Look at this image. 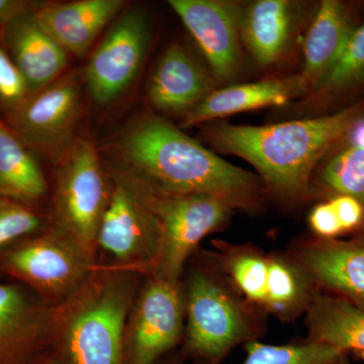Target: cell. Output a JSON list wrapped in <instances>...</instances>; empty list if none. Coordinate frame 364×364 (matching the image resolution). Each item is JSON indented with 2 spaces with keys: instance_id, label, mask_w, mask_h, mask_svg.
Returning a JSON list of instances; mask_svg holds the SVG:
<instances>
[{
  "instance_id": "8fae6325",
  "label": "cell",
  "mask_w": 364,
  "mask_h": 364,
  "mask_svg": "<svg viewBox=\"0 0 364 364\" xmlns=\"http://www.w3.org/2000/svg\"><path fill=\"white\" fill-rule=\"evenodd\" d=\"M168 4L198 43L215 81L236 78L242 66L243 4L229 0H169Z\"/></svg>"
},
{
  "instance_id": "52a82bcc",
  "label": "cell",
  "mask_w": 364,
  "mask_h": 364,
  "mask_svg": "<svg viewBox=\"0 0 364 364\" xmlns=\"http://www.w3.org/2000/svg\"><path fill=\"white\" fill-rule=\"evenodd\" d=\"M95 264L65 235L52 226L0 250V272L61 305L90 279Z\"/></svg>"
},
{
  "instance_id": "d4e9b609",
  "label": "cell",
  "mask_w": 364,
  "mask_h": 364,
  "mask_svg": "<svg viewBox=\"0 0 364 364\" xmlns=\"http://www.w3.org/2000/svg\"><path fill=\"white\" fill-rule=\"evenodd\" d=\"M318 188L329 196H348L364 205V149L347 146L318 170Z\"/></svg>"
},
{
  "instance_id": "9c48e42d",
  "label": "cell",
  "mask_w": 364,
  "mask_h": 364,
  "mask_svg": "<svg viewBox=\"0 0 364 364\" xmlns=\"http://www.w3.org/2000/svg\"><path fill=\"white\" fill-rule=\"evenodd\" d=\"M81 90L75 72L63 74L9 111L6 123L33 154L56 165L77 139Z\"/></svg>"
},
{
  "instance_id": "83f0119b",
  "label": "cell",
  "mask_w": 364,
  "mask_h": 364,
  "mask_svg": "<svg viewBox=\"0 0 364 364\" xmlns=\"http://www.w3.org/2000/svg\"><path fill=\"white\" fill-rule=\"evenodd\" d=\"M32 93L28 81L4 48L0 47V104L9 111Z\"/></svg>"
},
{
  "instance_id": "f546056e",
  "label": "cell",
  "mask_w": 364,
  "mask_h": 364,
  "mask_svg": "<svg viewBox=\"0 0 364 364\" xmlns=\"http://www.w3.org/2000/svg\"><path fill=\"white\" fill-rule=\"evenodd\" d=\"M343 233L360 229L364 223V205L356 198L337 196L330 198Z\"/></svg>"
},
{
  "instance_id": "6da1fadb",
  "label": "cell",
  "mask_w": 364,
  "mask_h": 364,
  "mask_svg": "<svg viewBox=\"0 0 364 364\" xmlns=\"http://www.w3.org/2000/svg\"><path fill=\"white\" fill-rule=\"evenodd\" d=\"M107 167L176 195H208L234 210L259 207V176L235 166L156 114L135 117L102 148Z\"/></svg>"
},
{
  "instance_id": "603a6c76",
  "label": "cell",
  "mask_w": 364,
  "mask_h": 364,
  "mask_svg": "<svg viewBox=\"0 0 364 364\" xmlns=\"http://www.w3.org/2000/svg\"><path fill=\"white\" fill-rule=\"evenodd\" d=\"M47 191V179L33 153L0 119V193L35 205Z\"/></svg>"
},
{
  "instance_id": "5b68a950",
  "label": "cell",
  "mask_w": 364,
  "mask_h": 364,
  "mask_svg": "<svg viewBox=\"0 0 364 364\" xmlns=\"http://www.w3.org/2000/svg\"><path fill=\"white\" fill-rule=\"evenodd\" d=\"M100 158L95 144L77 136L57 163L51 224L93 263L98 229L112 193Z\"/></svg>"
},
{
  "instance_id": "d6986e66",
  "label": "cell",
  "mask_w": 364,
  "mask_h": 364,
  "mask_svg": "<svg viewBox=\"0 0 364 364\" xmlns=\"http://www.w3.org/2000/svg\"><path fill=\"white\" fill-rule=\"evenodd\" d=\"M33 11L18 16L0 31L4 50L32 92L61 77L68 65V53L46 32Z\"/></svg>"
},
{
  "instance_id": "8992f818",
  "label": "cell",
  "mask_w": 364,
  "mask_h": 364,
  "mask_svg": "<svg viewBox=\"0 0 364 364\" xmlns=\"http://www.w3.org/2000/svg\"><path fill=\"white\" fill-rule=\"evenodd\" d=\"M217 248L223 272L250 305L286 321L306 313L316 287L293 258L227 243Z\"/></svg>"
},
{
  "instance_id": "277c9868",
  "label": "cell",
  "mask_w": 364,
  "mask_h": 364,
  "mask_svg": "<svg viewBox=\"0 0 364 364\" xmlns=\"http://www.w3.org/2000/svg\"><path fill=\"white\" fill-rule=\"evenodd\" d=\"M153 215L161 231L154 277L177 284L184 264L205 237L227 224L234 208L215 196L163 193L109 168Z\"/></svg>"
},
{
  "instance_id": "1f68e13d",
  "label": "cell",
  "mask_w": 364,
  "mask_h": 364,
  "mask_svg": "<svg viewBox=\"0 0 364 364\" xmlns=\"http://www.w3.org/2000/svg\"><path fill=\"white\" fill-rule=\"evenodd\" d=\"M345 138L347 139L349 146L363 148L364 149V117H359L354 122Z\"/></svg>"
},
{
  "instance_id": "4dcf8cb0",
  "label": "cell",
  "mask_w": 364,
  "mask_h": 364,
  "mask_svg": "<svg viewBox=\"0 0 364 364\" xmlns=\"http://www.w3.org/2000/svg\"><path fill=\"white\" fill-rule=\"evenodd\" d=\"M42 1L0 0V31L23 14L32 13Z\"/></svg>"
},
{
  "instance_id": "ac0fdd59",
  "label": "cell",
  "mask_w": 364,
  "mask_h": 364,
  "mask_svg": "<svg viewBox=\"0 0 364 364\" xmlns=\"http://www.w3.org/2000/svg\"><path fill=\"white\" fill-rule=\"evenodd\" d=\"M124 0L42 1L33 14L67 53L83 57L102 30L123 13Z\"/></svg>"
},
{
  "instance_id": "ba28073f",
  "label": "cell",
  "mask_w": 364,
  "mask_h": 364,
  "mask_svg": "<svg viewBox=\"0 0 364 364\" xmlns=\"http://www.w3.org/2000/svg\"><path fill=\"white\" fill-rule=\"evenodd\" d=\"M186 305V348L205 364L219 363L237 345L252 341L257 332L248 309L210 273H191Z\"/></svg>"
},
{
  "instance_id": "484cf974",
  "label": "cell",
  "mask_w": 364,
  "mask_h": 364,
  "mask_svg": "<svg viewBox=\"0 0 364 364\" xmlns=\"http://www.w3.org/2000/svg\"><path fill=\"white\" fill-rule=\"evenodd\" d=\"M244 364H340L346 353L306 340L304 343L270 345L258 341L246 343Z\"/></svg>"
},
{
  "instance_id": "44dd1931",
  "label": "cell",
  "mask_w": 364,
  "mask_h": 364,
  "mask_svg": "<svg viewBox=\"0 0 364 364\" xmlns=\"http://www.w3.org/2000/svg\"><path fill=\"white\" fill-rule=\"evenodd\" d=\"M354 28L350 13L343 2H321L304 44L301 76L308 85L309 93L336 62Z\"/></svg>"
},
{
  "instance_id": "836d02e7",
  "label": "cell",
  "mask_w": 364,
  "mask_h": 364,
  "mask_svg": "<svg viewBox=\"0 0 364 364\" xmlns=\"http://www.w3.org/2000/svg\"><path fill=\"white\" fill-rule=\"evenodd\" d=\"M358 236L364 237V223L363 226L360 227V229L358 230Z\"/></svg>"
},
{
  "instance_id": "e0dca14e",
  "label": "cell",
  "mask_w": 364,
  "mask_h": 364,
  "mask_svg": "<svg viewBox=\"0 0 364 364\" xmlns=\"http://www.w3.org/2000/svg\"><path fill=\"white\" fill-rule=\"evenodd\" d=\"M217 81L179 44L165 50L148 81L150 104L166 114H188L213 92Z\"/></svg>"
},
{
  "instance_id": "f1b7e54d",
  "label": "cell",
  "mask_w": 364,
  "mask_h": 364,
  "mask_svg": "<svg viewBox=\"0 0 364 364\" xmlns=\"http://www.w3.org/2000/svg\"><path fill=\"white\" fill-rule=\"evenodd\" d=\"M309 225L318 239H336L344 234L330 200L318 203L309 215Z\"/></svg>"
},
{
  "instance_id": "d6a6232c",
  "label": "cell",
  "mask_w": 364,
  "mask_h": 364,
  "mask_svg": "<svg viewBox=\"0 0 364 364\" xmlns=\"http://www.w3.org/2000/svg\"><path fill=\"white\" fill-rule=\"evenodd\" d=\"M37 364H64L63 361H62V359L60 358V356L58 354H57L56 356L51 355V356H45V358H43L41 359L39 363Z\"/></svg>"
},
{
  "instance_id": "9a60e30c",
  "label": "cell",
  "mask_w": 364,
  "mask_h": 364,
  "mask_svg": "<svg viewBox=\"0 0 364 364\" xmlns=\"http://www.w3.org/2000/svg\"><path fill=\"white\" fill-rule=\"evenodd\" d=\"M291 258L318 289L364 306V237L301 242Z\"/></svg>"
},
{
  "instance_id": "30bf717a",
  "label": "cell",
  "mask_w": 364,
  "mask_h": 364,
  "mask_svg": "<svg viewBox=\"0 0 364 364\" xmlns=\"http://www.w3.org/2000/svg\"><path fill=\"white\" fill-rule=\"evenodd\" d=\"M152 26L142 7L124 9L90 55L85 81L100 105L112 104L131 85L149 49Z\"/></svg>"
},
{
  "instance_id": "7402d4cb",
  "label": "cell",
  "mask_w": 364,
  "mask_h": 364,
  "mask_svg": "<svg viewBox=\"0 0 364 364\" xmlns=\"http://www.w3.org/2000/svg\"><path fill=\"white\" fill-rule=\"evenodd\" d=\"M309 341L347 353L364 354V306L330 294H318L306 311Z\"/></svg>"
},
{
  "instance_id": "ffe728a7",
  "label": "cell",
  "mask_w": 364,
  "mask_h": 364,
  "mask_svg": "<svg viewBox=\"0 0 364 364\" xmlns=\"http://www.w3.org/2000/svg\"><path fill=\"white\" fill-rule=\"evenodd\" d=\"M309 93L299 75L267 79L215 90L191 112L184 114L183 128L198 126L214 119L267 107H282Z\"/></svg>"
},
{
  "instance_id": "cb8c5ba5",
  "label": "cell",
  "mask_w": 364,
  "mask_h": 364,
  "mask_svg": "<svg viewBox=\"0 0 364 364\" xmlns=\"http://www.w3.org/2000/svg\"><path fill=\"white\" fill-rule=\"evenodd\" d=\"M364 83V21L356 26L336 62L310 93L313 100H327L355 90Z\"/></svg>"
},
{
  "instance_id": "4316f807",
  "label": "cell",
  "mask_w": 364,
  "mask_h": 364,
  "mask_svg": "<svg viewBox=\"0 0 364 364\" xmlns=\"http://www.w3.org/2000/svg\"><path fill=\"white\" fill-rule=\"evenodd\" d=\"M44 217L35 205L0 193V250L14 242L44 230Z\"/></svg>"
},
{
  "instance_id": "7c38bea8",
  "label": "cell",
  "mask_w": 364,
  "mask_h": 364,
  "mask_svg": "<svg viewBox=\"0 0 364 364\" xmlns=\"http://www.w3.org/2000/svg\"><path fill=\"white\" fill-rule=\"evenodd\" d=\"M54 342V308L18 282H0V364H37Z\"/></svg>"
},
{
  "instance_id": "7a4b0ae2",
  "label": "cell",
  "mask_w": 364,
  "mask_h": 364,
  "mask_svg": "<svg viewBox=\"0 0 364 364\" xmlns=\"http://www.w3.org/2000/svg\"><path fill=\"white\" fill-rule=\"evenodd\" d=\"M363 114V105H355L330 116L267 126L222 122L205 127L203 136L219 152L250 163L277 198L299 202L310 193L316 167L326 153Z\"/></svg>"
},
{
  "instance_id": "4fadbf2b",
  "label": "cell",
  "mask_w": 364,
  "mask_h": 364,
  "mask_svg": "<svg viewBox=\"0 0 364 364\" xmlns=\"http://www.w3.org/2000/svg\"><path fill=\"white\" fill-rule=\"evenodd\" d=\"M111 178L114 186L98 229L97 246L124 265L154 268L161 246L159 224L123 182Z\"/></svg>"
},
{
  "instance_id": "5bb4252c",
  "label": "cell",
  "mask_w": 364,
  "mask_h": 364,
  "mask_svg": "<svg viewBox=\"0 0 364 364\" xmlns=\"http://www.w3.org/2000/svg\"><path fill=\"white\" fill-rule=\"evenodd\" d=\"M179 284L154 277L143 289L132 318L126 364H155L176 346L183 330Z\"/></svg>"
},
{
  "instance_id": "2e32d148",
  "label": "cell",
  "mask_w": 364,
  "mask_h": 364,
  "mask_svg": "<svg viewBox=\"0 0 364 364\" xmlns=\"http://www.w3.org/2000/svg\"><path fill=\"white\" fill-rule=\"evenodd\" d=\"M303 4L257 0L243 6L242 43L260 66L277 63L293 47L304 20Z\"/></svg>"
},
{
  "instance_id": "3957f363",
  "label": "cell",
  "mask_w": 364,
  "mask_h": 364,
  "mask_svg": "<svg viewBox=\"0 0 364 364\" xmlns=\"http://www.w3.org/2000/svg\"><path fill=\"white\" fill-rule=\"evenodd\" d=\"M93 272L54 311L58 355L64 364H126L124 328L133 277L128 270Z\"/></svg>"
},
{
  "instance_id": "e575fe53",
  "label": "cell",
  "mask_w": 364,
  "mask_h": 364,
  "mask_svg": "<svg viewBox=\"0 0 364 364\" xmlns=\"http://www.w3.org/2000/svg\"><path fill=\"white\" fill-rule=\"evenodd\" d=\"M340 364H351V363H349L348 359H347L346 358H344L343 359H342L341 363H340Z\"/></svg>"
}]
</instances>
